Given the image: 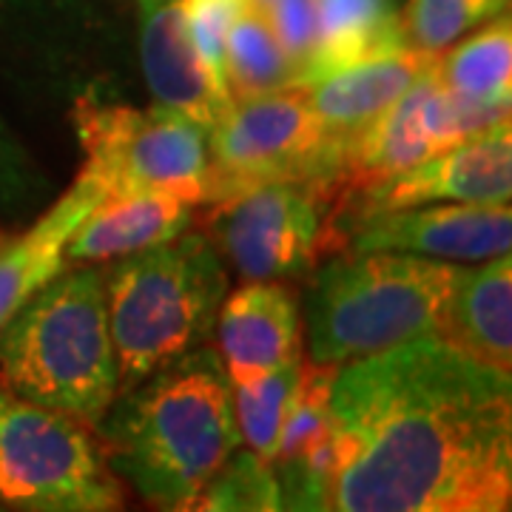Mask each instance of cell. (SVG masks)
I'll return each mask as SVG.
<instances>
[{
	"instance_id": "obj_29",
	"label": "cell",
	"mask_w": 512,
	"mask_h": 512,
	"mask_svg": "<svg viewBox=\"0 0 512 512\" xmlns=\"http://www.w3.org/2000/svg\"><path fill=\"white\" fill-rule=\"evenodd\" d=\"M9 242H12V237H9V234H3V231H0V251H3V248H6V245H9Z\"/></svg>"
},
{
	"instance_id": "obj_13",
	"label": "cell",
	"mask_w": 512,
	"mask_h": 512,
	"mask_svg": "<svg viewBox=\"0 0 512 512\" xmlns=\"http://www.w3.org/2000/svg\"><path fill=\"white\" fill-rule=\"evenodd\" d=\"M220 350L234 384L254 382L302 356L296 296L276 279H256L220 305Z\"/></svg>"
},
{
	"instance_id": "obj_10",
	"label": "cell",
	"mask_w": 512,
	"mask_h": 512,
	"mask_svg": "<svg viewBox=\"0 0 512 512\" xmlns=\"http://www.w3.org/2000/svg\"><path fill=\"white\" fill-rule=\"evenodd\" d=\"M512 194L510 120L427 157L410 171L370 188L350 202L359 220L382 211H399L427 202H476L501 205Z\"/></svg>"
},
{
	"instance_id": "obj_7",
	"label": "cell",
	"mask_w": 512,
	"mask_h": 512,
	"mask_svg": "<svg viewBox=\"0 0 512 512\" xmlns=\"http://www.w3.org/2000/svg\"><path fill=\"white\" fill-rule=\"evenodd\" d=\"M74 120L89 157L86 171L109 197L163 194L188 205L205 202L208 140L194 120L165 106L134 111L92 100L77 103Z\"/></svg>"
},
{
	"instance_id": "obj_30",
	"label": "cell",
	"mask_w": 512,
	"mask_h": 512,
	"mask_svg": "<svg viewBox=\"0 0 512 512\" xmlns=\"http://www.w3.org/2000/svg\"><path fill=\"white\" fill-rule=\"evenodd\" d=\"M498 3H501V6H504V9H507V6H510V0H498Z\"/></svg>"
},
{
	"instance_id": "obj_22",
	"label": "cell",
	"mask_w": 512,
	"mask_h": 512,
	"mask_svg": "<svg viewBox=\"0 0 512 512\" xmlns=\"http://www.w3.org/2000/svg\"><path fill=\"white\" fill-rule=\"evenodd\" d=\"M339 365L302 362L299 382L291 396V407L285 416L282 439L276 458L279 464H296L311 453L319 441L330 433V387Z\"/></svg>"
},
{
	"instance_id": "obj_27",
	"label": "cell",
	"mask_w": 512,
	"mask_h": 512,
	"mask_svg": "<svg viewBox=\"0 0 512 512\" xmlns=\"http://www.w3.org/2000/svg\"><path fill=\"white\" fill-rule=\"evenodd\" d=\"M29 191L26 160L15 140L0 126V202H18Z\"/></svg>"
},
{
	"instance_id": "obj_17",
	"label": "cell",
	"mask_w": 512,
	"mask_h": 512,
	"mask_svg": "<svg viewBox=\"0 0 512 512\" xmlns=\"http://www.w3.org/2000/svg\"><path fill=\"white\" fill-rule=\"evenodd\" d=\"M191 208L163 194L106 197L74 231L66 256L74 262H100L137 254L185 234Z\"/></svg>"
},
{
	"instance_id": "obj_6",
	"label": "cell",
	"mask_w": 512,
	"mask_h": 512,
	"mask_svg": "<svg viewBox=\"0 0 512 512\" xmlns=\"http://www.w3.org/2000/svg\"><path fill=\"white\" fill-rule=\"evenodd\" d=\"M0 501L97 512L120 507V487L83 421L0 387Z\"/></svg>"
},
{
	"instance_id": "obj_9",
	"label": "cell",
	"mask_w": 512,
	"mask_h": 512,
	"mask_svg": "<svg viewBox=\"0 0 512 512\" xmlns=\"http://www.w3.org/2000/svg\"><path fill=\"white\" fill-rule=\"evenodd\" d=\"M208 134V205L259 183L328 180L325 126L305 86L234 100Z\"/></svg>"
},
{
	"instance_id": "obj_3",
	"label": "cell",
	"mask_w": 512,
	"mask_h": 512,
	"mask_svg": "<svg viewBox=\"0 0 512 512\" xmlns=\"http://www.w3.org/2000/svg\"><path fill=\"white\" fill-rule=\"evenodd\" d=\"M0 373L23 399L100 424L120 393L106 274L66 271L26 299L0 328Z\"/></svg>"
},
{
	"instance_id": "obj_19",
	"label": "cell",
	"mask_w": 512,
	"mask_h": 512,
	"mask_svg": "<svg viewBox=\"0 0 512 512\" xmlns=\"http://www.w3.org/2000/svg\"><path fill=\"white\" fill-rule=\"evenodd\" d=\"M222 77L231 100L271 94L288 86H302L299 72L276 40L265 12H242L225 37Z\"/></svg>"
},
{
	"instance_id": "obj_28",
	"label": "cell",
	"mask_w": 512,
	"mask_h": 512,
	"mask_svg": "<svg viewBox=\"0 0 512 512\" xmlns=\"http://www.w3.org/2000/svg\"><path fill=\"white\" fill-rule=\"evenodd\" d=\"M251 3H254V9H259V12H265V9H268V6H271L274 0H251Z\"/></svg>"
},
{
	"instance_id": "obj_20",
	"label": "cell",
	"mask_w": 512,
	"mask_h": 512,
	"mask_svg": "<svg viewBox=\"0 0 512 512\" xmlns=\"http://www.w3.org/2000/svg\"><path fill=\"white\" fill-rule=\"evenodd\" d=\"M433 74L447 92L467 100H510L512 26L495 18L487 29L464 40L447 55H436Z\"/></svg>"
},
{
	"instance_id": "obj_5",
	"label": "cell",
	"mask_w": 512,
	"mask_h": 512,
	"mask_svg": "<svg viewBox=\"0 0 512 512\" xmlns=\"http://www.w3.org/2000/svg\"><path fill=\"white\" fill-rule=\"evenodd\" d=\"M225 291L220 254L200 234H180L117 262L106 276V305L120 393L197 350L214 328Z\"/></svg>"
},
{
	"instance_id": "obj_21",
	"label": "cell",
	"mask_w": 512,
	"mask_h": 512,
	"mask_svg": "<svg viewBox=\"0 0 512 512\" xmlns=\"http://www.w3.org/2000/svg\"><path fill=\"white\" fill-rule=\"evenodd\" d=\"M299 370H302V356L259 376L254 382L237 384L234 413H237L239 436L248 441L251 453H256L262 461L274 464L291 396L299 382Z\"/></svg>"
},
{
	"instance_id": "obj_26",
	"label": "cell",
	"mask_w": 512,
	"mask_h": 512,
	"mask_svg": "<svg viewBox=\"0 0 512 512\" xmlns=\"http://www.w3.org/2000/svg\"><path fill=\"white\" fill-rule=\"evenodd\" d=\"M183 15L188 20L191 37L200 49V55L208 60L214 74L222 77V52H225V37L231 32L234 20L254 9L251 0H180Z\"/></svg>"
},
{
	"instance_id": "obj_18",
	"label": "cell",
	"mask_w": 512,
	"mask_h": 512,
	"mask_svg": "<svg viewBox=\"0 0 512 512\" xmlns=\"http://www.w3.org/2000/svg\"><path fill=\"white\" fill-rule=\"evenodd\" d=\"M404 46L393 0H319V49L305 86L322 74Z\"/></svg>"
},
{
	"instance_id": "obj_31",
	"label": "cell",
	"mask_w": 512,
	"mask_h": 512,
	"mask_svg": "<svg viewBox=\"0 0 512 512\" xmlns=\"http://www.w3.org/2000/svg\"><path fill=\"white\" fill-rule=\"evenodd\" d=\"M143 3H146V6H151V3H154V0H143Z\"/></svg>"
},
{
	"instance_id": "obj_12",
	"label": "cell",
	"mask_w": 512,
	"mask_h": 512,
	"mask_svg": "<svg viewBox=\"0 0 512 512\" xmlns=\"http://www.w3.org/2000/svg\"><path fill=\"white\" fill-rule=\"evenodd\" d=\"M143 69L157 106L177 111L205 131L231 109V94L200 55L180 0L148 6L143 29Z\"/></svg>"
},
{
	"instance_id": "obj_1",
	"label": "cell",
	"mask_w": 512,
	"mask_h": 512,
	"mask_svg": "<svg viewBox=\"0 0 512 512\" xmlns=\"http://www.w3.org/2000/svg\"><path fill=\"white\" fill-rule=\"evenodd\" d=\"M330 433L339 447L330 510H510V376L436 336L339 365Z\"/></svg>"
},
{
	"instance_id": "obj_24",
	"label": "cell",
	"mask_w": 512,
	"mask_h": 512,
	"mask_svg": "<svg viewBox=\"0 0 512 512\" xmlns=\"http://www.w3.org/2000/svg\"><path fill=\"white\" fill-rule=\"evenodd\" d=\"M271 467L256 453H234L202 490L194 510H279L282 495Z\"/></svg>"
},
{
	"instance_id": "obj_2",
	"label": "cell",
	"mask_w": 512,
	"mask_h": 512,
	"mask_svg": "<svg viewBox=\"0 0 512 512\" xmlns=\"http://www.w3.org/2000/svg\"><path fill=\"white\" fill-rule=\"evenodd\" d=\"M100 424L111 467L163 510H194L242 441L228 370L211 348L177 356L123 390Z\"/></svg>"
},
{
	"instance_id": "obj_15",
	"label": "cell",
	"mask_w": 512,
	"mask_h": 512,
	"mask_svg": "<svg viewBox=\"0 0 512 512\" xmlns=\"http://www.w3.org/2000/svg\"><path fill=\"white\" fill-rule=\"evenodd\" d=\"M436 339L510 376L512 373V259L493 256L478 271H461L436 325Z\"/></svg>"
},
{
	"instance_id": "obj_11",
	"label": "cell",
	"mask_w": 512,
	"mask_h": 512,
	"mask_svg": "<svg viewBox=\"0 0 512 512\" xmlns=\"http://www.w3.org/2000/svg\"><path fill=\"white\" fill-rule=\"evenodd\" d=\"M512 211L501 205H433L370 214L353 228L350 251H410L450 259H493L510 254Z\"/></svg>"
},
{
	"instance_id": "obj_23",
	"label": "cell",
	"mask_w": 512,
	"mask_h": 512,
	"mask_svg": "<svg viewBox=\"0 0 512 512\" xmlns=\"http://www.w3.org/2000/svg\"><path fill=\"white\" fill-rule=\"evenodd\" d=\"M498 0H410L404 12V43L424 55H441L484 18L501 15Z\"/></svg>"
},
{
	"instance_id": "obj_8",
	"label": "cell",
	"mask_w": 512,
	"mask_h": 512,
	"mask_svg": "<svg viewBox=\"0 0 512 512\" xmlns=\"http://www.w3.org/2000/svg\"><path fill=\"white\" fill-rule=\"evenodd\" d=\"M333 211L336 197L325 180H274L211 202L205 225L239 276L285 279L339 251Z\"/></svg>"
},
{
	"instance_id": "obj_16",
	"label": "cell",
	"mask_w": 512,
	"mask_h": 512,
	"mask_svg": "<svg viewBox=\"0 0 512 512\" xmlns=\"http://www.w3.org/2000/svg\"><path fill=\"white\" fill-rule=\"evenodd\" d=\"M106 197V185L83 168L72 191L63 194L29 234L12 239L0 251V328L26 299H32L49 279L63 271L69 239Z\"/></svg>"
},
{
	"instance_id": "obj_14",
	"label": "cell",
	"mask_w": 512,
	"mask_h": 512,
	"mask_svg": "<svg viewBox=\"0 0 512 512\" xmlns=\"http://www.w3.org/2000/svg\"><path fill=\"white\" fill-rule=\"evenodd\" d=\"M436 55H424L410 46L353 63L348 69L322 74L305 86L316 117L325 126L330 163L333 154L353 140L367 123H373L402 97L421 74L433 69ZM330 174V165H328Z\"/></svg>"
},
{
	"instance_id": "obj_4",
	"label": "cell",
	"mask_w": 512,
	"mask_h": 512,
	"mask_svg": "<svg viewBox=\"0 0 512 512\" xmlns=\"http://www.w3.org/2000/svg\"><path fill=\"white\" fill-rule=\"evenodd\" d=\"M464 268L396 251H345L308 299L311 359L345 365L433 336Z\"/></svg>"
},
{
	"instance_id": "obj_25",
	"label": "cell",
	"mask_w": 512,
	"mask_h": 512,
	"mask_svg": "<svg viewBox=\"0 0 512 512\" xmlns=\"http://www.w3.org/2000/svg\"><path fill=\"white\" fill-rule=\"evenodd\" d=\"M265 18L305 86L319 49V0H274L265 9Z\"/></svg>"
}]
</instances>
